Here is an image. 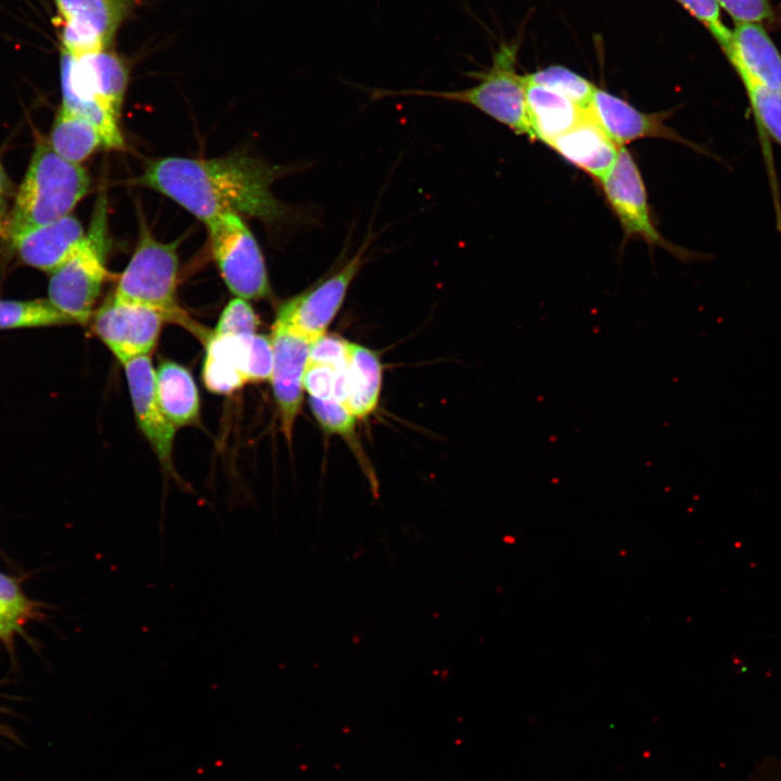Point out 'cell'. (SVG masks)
I'll use <instances>...</instances> for the list:
<instances>
[{
  "label": "cell",
  "mask_w": 781,
  "mask_h": 781,
  "mask_svg": "<svg viewBox=\"0 0 781 781\" xmlns=\"http://www.w3.org/2000/svg\"><path fill=\"white\" fill-rule=\"evenodd\" d=\"M549 146L600 182L614 166L622 148L607 136L589 110Z\"/></svg>",
  "instance_id": "cell-16"
},
{
  "label": "cell",
  "mask_w": 781,
  "mask_h": 781,
  "mask_svg": "<svg viewBox=\"0 0 781 781\" xmlns=\"http://www.w3.org/2000/svg\"><path fill=\"white\" fill-rule=\"evenodd\" d=\"M88 187L80 165L60 157L48 141H38L12 209L10 239L68 216Z\"/></svg>",
  "instance_id": "cell-2"
},
{
  "label": "cell",
  "mask_w": 781,
  "mask_h": 781,
  "mask_svg": "<svg viewBox=\"0 0 781 781\" xmlns=\"http://www.w3.org/2000/svg\"><path fill=\"white\" fill-rule=\"evenodd\" d=\"M589 112L618 146L644 138L687 142L665 124L667 113L641 112L602 89L597 88Z\"/></svg>",
  "instance_id": "cell-14"
},
{
  "label": "cell",
  "mask_w": 781,
  "mask_h": 781,
  "mask_svg": "<svg viewBox=\"0 0 781 781\" xmlns=\"http://www.w3.org/2000/svg\"><path fill=\"white\" fill-rule=\"evenodd\" d=\"M725 53L743 85L781 90V55L759 23H735Z\"/></svg>",
  "instance_id": "cell-15"
},
{
  "label": "cell",
  "mask_w": 781,
  "mask_h": 781,
  "mask_svg": "<svg viewBox=\"0 0 781 781\" xmlns=\"http://www.w3.org/2000/svg\"><path fill=\"white\" fill-rule=\"evenodd\" d=\"M156 394L168 420L177 427L195 423L200 397L191 373L174 361H164L155 372Z\"/></svg>",
  "instance_id": "cell-21"
},
{
  "label": "cell",
  "mask_w": 781,
  "mask_h": 781,
  "mask_svg": "<svg viewBox=\"0 0 781 781\" xmlns=\"http://www.w3.org/2000/svg\"><path fill=\"white\" fill-rule=\"evenodd\" d=\"M369 241L342 267L312 287L281 305L277 319L311 342L324 335L330 323L341 309L349 285L366 263Z\"/></svg>",
  "instance_id": "cell-8"
},
{
  "label": "cell",
  "mask_w": 781,
  "mask_h": 781,
  "mask_svg": "<svg viewBox=\"0 0 781 781\" xmlns=\"http://www.w3.org/2000/svg\"><path fill=\"white\" fill-rule=\"evenodd\" d=\"M270 338L273 349L270 380L280 427L286 440L291 443L294 424L302 407L304 375L312 342L277 318Z\"/></svg>",
  "instance_id": "cell-10"
},
{
  "label": "cell",
  "mask_w": 781,
  "mask_h": 781,
  "mask_svg": "<svg viewBox=\"0 0 781 781\" xmlns=\"http://www.w3.org/2000/svg\"><path fill=\"white\" fill-rule=\"evenodd\" d=\"M131 402L140 430L156 453L163 469L177 478L172 465L176 426L164 413L156 394L155 371L149 356L123 364Z\"/></svg>",
  "instance_id": "cell-13"
},
{
  "label": "cell",
  "mask_w": 781,
  "mask_h": 781,
  "mask_svg": "<svg viewBox=\"0 0 781 781\" xmlns=\"http://www.w3.org/2000/svg\"><path fill=\"white\" fill-rule=\"evenodd\" d=\"M283 174L281 167L245 154L174 156L152 162L138 183L168 196L205 223L228 212L271 222L287 214L271 190Z\"/></svg>",
  "instance_id": "cell-1"
},
{
  "label": "cell",
  "mask_w": 781,
  "mask_h": 781,
  "mask_svg": "<svg viewBox=\"0 0 781 781\" xmlns=\"http://www.w3.org/2000/svg\"><path fill=\"white\" fill-rule=\"evenodd\" d=\"M212 251L228 289L238 297L258 299L270 294L261 251L236 213H223L206 223Z\"/></svg>",
  "instance_id": "cell-6"
},
{
  "label": "cell",
  "mask_w": 781,
  "mask_h": 781,
  "mask_svg": "<svg viewBox=\"0 0 781 781\" xmlns=\"http://www.w3.org/2000/svg\"><path fill=\"white\" fill-rule=\"evenodd\" d=\"M81 223L68 215L12 239L21 259L52 273L78 248L85 238Z\"/></svg>",
  "instance_id": "cell-17"
},
{
  "label": "cell",
  "mask_w": 781,
  "mask_h": 781,
  "mask_svg": "<svg viewBox=\"0 0 781 781\" xmlns=\"http://www.w3.org/2000/svg\"><path fill=\"white\" fill-rule=\"evenodd\" d=\"M382 386V364L371 349L348 344L347 389L343 405L357 418L371 414L379 402Z\"/></svg>",
  "instance_id": "cell-20"
},
{
  "label": "cell",
  "mask_w": 781,
  "mask_h": 781,
  "mask_svg": "<svg viewBox=\"0 0 781 781\" xmlns=\"http://www.w3.org/2000/svg\"><path fill=\"white\" fill-rule=\"evenodd\" d=\"M273 369V349L271 338L254 334L251 343L247 368L248 382H263L271 379Z\"/></svg>",
  "instance_id": "cell-31"
},
{
  "label": "cell",
  "mask_w": 781,
  "mask_h": 781,
  "mask_svg": "<svg viewBox=\"0 0 781 781\" xmlns=\"http://www.w3.org/2000/svg\"><path fill=\"white\" fill-rule=\"evenodd\" d=\"M20 624L21 620L0 604V638L4 641L11 640L12 636L18 630Z\"/></svg>",
  "instance_id": "cell-34"
},
{
  "label": "cell",
  "mask_w": 781,
  "mask_h": 781,
  "mask_svg": "<svg viewBox=\"0 0 781 781\" xmlns=\"http://www.w3.org/2000/svg\"><path fill=\"white\" fill-rule=\"evenodd\" d=\"M744 87L772 188L778 226H781L779 188L770 145L774 142L781 146V90L757 84H745Z\"/></svg>",
  "instance_id": "cell-22"
},
{
  "label": "cell",
  "mask_w": 781,
  "mask_h": 781,
  "mask_svg": "<svg viewBox=\"0 0 781 781\" xmlns=\"http://www.w3.org/2000/svg\"><path fill=\"white\" fill-rule=\"evenodd\" d=\"M108 249L106 200L100 197L87 233L74 254L51 273L49 300L74 323L90 319L106 277Z\"/></svg>",
  "instance_id": "cell-5"
},
{
  "label": "cell",
  "mask_w": 781,
  "mask_h": 781,
  "mask_svg": "<svg viewBox=\"0 0 781 781\" xmlns=\"http://www.w3.org/2000/svg\"><path fill=\"white\" fill-rule=\"evenodd\" d=\"M177 242L157 241L146 227L141 226L135 253L112 297L120 303L155 310L165 321L203 336L205 332L188 317L177 300Z\"/></svg>",
  "instance_id": "cell-4"
},
{
  "label": "cell",
  "mask_w": 781,
  "mask_h": 781,
  "mask_svg": "<svg viewBox=\"0 0 781 781\" xmlns=\"http://www.w3.org/2000/svg\"><path fill=\"white\" fill-rule=\"evenodd\" d=\"M61 52L62 91L95 101L118 118L129 80L126 60L112 49L81 56Z\"/></svg>",
  "instance_id": "cell-9"
},
{
  "label": "cell",
  "mask_w": 781,
  "mask_h": 781,
  "mask_svg": "<svg viewBox=\"0 0 781 781\" xmlns=\"http://www.w3.org/2000/svg\"><path fill=\"white\" fill-rule=\"evenodd\" d=\"M600 183L626 235L640 236L650 245L670 247L652 222L643 179L637 163L624 146Z\"/></svg>",
  "instance_id": "cell-12"
},
{
  "label": "cell",
  "mask_w": 781,
  "mask_h": 781,
  "mask_svg": "<svg viewBox=\"0 0 781 781\" xmlns=\"http://www.w3.org/2000/svg\"><path fill=\"white\" fill-rule=\"evenodd\" d=\"M74 323L49 299L0 300V330Z\"/></svg>",
  "instance_id": "cell-24"
},
{
  "label": "cell",
  "mask_w": 781,
  "mask_h": 781,
  "mask_svg": "<svg viewBox=\"0 0 781 781\" xmlns=\"http://www.w3.org/2000/svg\"><path fill=\"white\" fill-rule=\"evenodd\" d=\"M735 23H759L772 15L768 0H717Z\"/></svg>",
  "instance_id": "cell-32"
},
{
  "label": "cell",
  "mask_w": 781,
  "mask_h": 781,
  "mask_svg": "<svg viewBox=\"0 0 781 781\" xmlns=\"http://www.w3.org/2000/svg\"><path fill=\"white\" fill-rule=\"evenodd\" d=\"M256 327L257 318L251 305L246 299L235 297L222 310L213 333L219 335L255 334Z\"/></svg>",
  "instance_id": "cell-27"
},
{
  "label": "cell",
  "mask_w": 781,
  "mask_h": 781,
  "mask_svg": "<svg viewBox=\"0 0 781 781\" xmlns=\"http://www.w3.org/2000/svg\"><path fill=\"white\" fill-rule=\"evenodd\" d=\"M346 368L336 369L325 363L308 362L304 375V389L312 398L335 399L340 373Z\"/></svg>",
  "instance_id": "cell-29"
},
{
  "label": "cell",
  "mask_w": 781,
  "mask_h": 781,
  "mask_svg": "<svg viewBox=\"0 0 781 781\" xmlns=\"http://www.w3.org/2000/svg\"><path fill=\"white\" fill-rule=\"evenodd\" d=\"M49 144L63 159L79 165L103 145L99 129L90 121L62 107L53 124Z\"/></svg>",
  "instance_id": "cell-23"
},
{
  "label": "cell",
  "mask_w": 781,
  "mask_h": 781,
  "mask_svg": "<svg viewBox=\"0 0 781 781\" xmlns=\"http://www.w3.org/2000/svg\"><path fill=\"white\" fill-rule=\"evenodd\" d=\"M7 185H8V179H7L4 169L0 163V199L2 197L3 193L7 190Z\"/></svg>",
  "instance_id": "cell-35"
},
{
  "label": "cell",
  "mask_w": 781,
  "mask_h": 781,
  "mask_svg": "<svg viewBox=\"0 0 781 781\" xmlns=\"http://www.w3.org/2000/svg\"><path fill=\"white\" fill-rule=\"evenodd\" d=\"M348 344L346 340L324 334L312 342L308 362L325 363L336 369L346 368Z\"/></svg>",
  "instance_id": "cell-30"
},
{
  "label": "cell",
  "mask_w": 781,
  "mask_h": 781,
  "mask_svg": "<svg viewBox=\"0 0 781 781\" xmlns=\"http://www.w3.org/2000/svg\"><path fill=\"white\" fill-rule=\"evenodd\" d=\"M309 405L325 432L341 435L348 440L354 438L357 418L342 402L309 397Z\"/></svg>",
  "instance_id": "cell-26"
},
{
  "label": "cell",
  "mask_w": 781,
  "mask_h": 781,
  "mask_svg": "<svg viewBox=\"0 0 781 781\" xmlns=\"http://www.w3.org/2000/svg\"><path fill=\"white\" fill-rule=\"evenodd\" d=\"M516 53L517 44L501 43L494 53L490 67L470 74L477 79L470 88L452 91L376 89L371 92V98L418 95L469 104L533 139L526 111V81L516 73Z\"/></svg>",
  "instance_id": "cell-3"
},
{
  "label": "cell",
  "mask_w": 781,
  "mask_h": 781,
  "mask_svg": "<svg viewBox=\"0 0 781 781\" xmlns=\"http://www.w3.org/2000/svg\"><path fill=\"white\" fill-rule=\"evenodd\" d=\"M164 317L150 308L108 298L95 312L93 331L124 364L149 356L162 329Z\"/></svg>",
  "instance_id": "cell-11"
},
{
  "label": "cell",
  "mask_w": 781,
  "mask_h": 781,
  "mask_svg": "<svg viewBox=\"0 0 781 781\" xmlns=\"http://www.w3.org/2000/svg\"><path fill=\"white\" fill-rule=\"evenodd\" d=\"M695 18L712 33L726 52L731 43L732 31L721 22L717 0H678Z\"/></svg>",
  "instance_id": "cell-28"
},
{
  "label": "cell",
  "mask_w": 781,
  "mask_h": 781,
  "mask_svg": "<svg viewBox=\"0 0 781 781\" xmlns=\"http://www.w3.org/2000/svg\"><path fill=\"white\" fill-rule=\"evenodd\" d=\"M527 82L548 88L564 95L578 107L587 111L590 107L597 87L563 66H549L524 75Z\"/></svg>",
  "instance_id": "cell-25"
},
{
  "label": "cell",
  "mask_w": 781,
  "mask_h": 781,
  "mask_svg": "<svg viewBox=\"0 0 781 781\" xmlns=\"http://www.w3.org/2000/svg\"><path fill=\"white\" fill-rule=\"evenodd\" d=\"M0 231H1V222H0Z\"/></svg>",
  "instance_id": "cell-36"
},
{
  "label": "cell",
  "mask_w": 781,
  "mask_h": 781,
  "mask_svg": "<svg viewBox=\"0 0 781 781\" xmlns=\"http://www.w3.org/2000/svg\"><path fill=\"white\" fill-rule=\"evenodd\" d=\"M61 51L81 56L111 49L138 0H53Z\"/></svg>",
  "instance_id": "cell-7"
},
{
  "label": "cell",
  "mask_w": 781,
  "mask_h": 781,
  "mask_svg": "<svg viewBox=\"0 0 781 781\" xmlns=\"http://www.w3.org/2000/svg\"><path fill=\"white\" fill-rule=\"evenodd\" d=\"M526 111L533 139L548 145L574 127L586 112L564 95L527 81Z\"/></svg>",
  "instance_id": "cell-19"
},
{
  "label": "cell",
  "mask_w": 781,
  "mask_h": 781,
  "mask_svg": "<svg viewBox=\"0 0 781 781\" xmlns=\"http://www.w3.org/2000/svg\"><path fill=\"white\" fill-rule=\"evenodd\" d=\"M0 604L8 609L21 622L33 612V604L26 599L17 584L0 573Z\"/></svg>",
  "instance_id": "cell-33"
},
{
  "label": "cell",
  "mask_w": 781,
  "mask_h": 781,
  "mask_svg": "<svg viewBox=\"0 0 781 781\" xmlns=\"http://www.w3.org/2000/svg\"><path fill=\"white\" fill-rule=\"evenodd\" d=\"M253 335H208L203 381L210 392L230 394L248 382L247 368Z\"/></svg>",
  "instance_id": "cell-18"
}]
</instances>
